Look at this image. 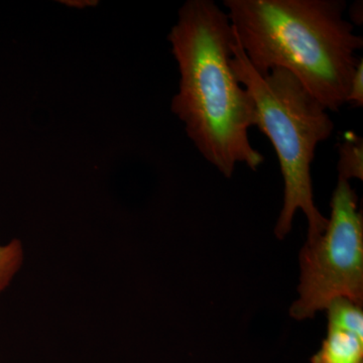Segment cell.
<instances>
[{
    "instance_id": "cell-8",
    "label": "cell",
    "mask_w": 363,
    "mask_h": 363,
    "mask_svg": "<svg viewBox=\"0 0 363 363\" xmlns=\"http://www.w3.org/2000/svg\"><path fill=\"white\" fill-rule=\"evenodd\" d=\"M346 104H352L354 107H362L363 105V60L359 59L352 80H351L350 93Z\"/></svg>"
},
{
    "instance_id": "cell-3",
    "label": "cell",
    "mask_w": 363,
    "mask_h": 363,
    "mask_svg": "<svg viewBox=\"0 0 363 363\" xmlns=\"http://www.w3.org/2000/svg\"><path fill=\"white\" fill-rule=\"evenodd\" d=\"M230 66L252 97L253 126L267 136L281 167L285 190L274 233L279 240L285 238L292 228L294 216L301 210L309 225L307 243L314 242L328 224L315 205L311 178L317 145L333 133L328 111L286 69L257 73L236 35Z\"/></svg>"
},
{
    "instance_id": "cell-1",
    "label": "cell",
    "mask_w": 363,
    "mask_h": 363,
    "mask_svg": "<svg viewBox=\"0 0 363 363\" xmlns=\"http://www.w3.org/2000/svg\"><path fill=\"white\" fill-rule=\"evenodd\" d=\"M168 39L180 72L172 111L212 166L231 178L236 164L257 171L264 157L252 147L253 104L230 66L235 35L212 0H188Z\"/></svg>"
},
{
    "instance_id": "cell-2",
    "label": "cell",
    "mask_w": 363,
    "mask_h": 363,
    "mask_svg": "<svg viewBox=\"0 0 363 363\" xmlns=\"http://www.w3.org/2000/svg\"><path fill=\"white\" fill-rule=\"evenodd\" d=\"M236 39L259 74L284 68L324 105L346 104L363 39L344 0H224Z\"/></svg>"
},
{
    "instance_id": "cell-5",
    "label": "cell",
    "mask_w": 363,
    "mask_h": 363,
    "mask_svg": "<svg viewBox=\"0 0 363 363\" xmlns=\"http://www.w3.org/2000/svg\"><path fill=\"white\" fill-rule=\"evenodd\" d=\"M312 363H363V325L328 319L327 336Z\"/></svg>"
},
{
    "instance_id": "cell-9",
    "label": "cell",
    "mask_w": 363,
    "mask_h": 363,
    "mask_svg": "<svg viewBox=\"0 0 363 363\" xmlns=\"http://www.w3.org/2000/svg\"><path fill=\"white\" fill-rule=\"evenodd\" d=\"M362 2H360V4H358V2L357 4H353L352 6H351L350 9V16H351V21H355V23H357V25H360L362 23V21L359 18V13H362V11H359V7H362Z\"/></svg>"
},
{
    "instance_id": "cell-6",
    "label": "cell",
    "mask_w": 363,
    "mask_h": 363,
    "mask_svg": "<svg viewBox=\"0 0 363 363\" xmlns=\"http://www.w3.org/2000/svg\"><path fill=\"white\" fill-rule=\"evenodd\" d=\"M338 178L363 179V140L353 133H347L339 143Z\"/></svg>"
},
{
    "instance_id": "cell-4",
    "label": "cell",
    "mask_w": 363,
    "mask_h": 363,
    "mask_svg": "<svg viewBox=\"0 0 363 363\" xmlns=\"http://www.w3.org/2000/svg\"><path fill=\"white\" fill-rule=\"evenodd\" d=\"M300 264V297L290 310L294 319H310L336 298L362 306L363 216L350 182L338 178L326 229L314 242H306Z\"/></svg>"
},
{
    "instance_id": "cell-7",
    "label": "cell",
    "mask_w": 363,
    "mask_h": 363,
    "mask_svg": "<svg viewBox=\"0 0 363 363\" xmlns=\"http://www.w3.org/2000/svg\"><path fill=\"white\" fill-rule=\"evenodd\" d=\"M25 260V250L20 240L0 245V294L4 292L18 274Z\"/></svg>"
}]
</instances>
